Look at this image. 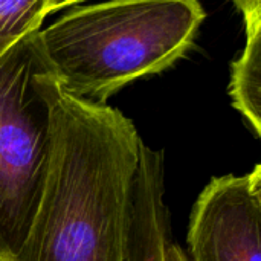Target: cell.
Returning <instances> with one entry per match:
<instances>
[{"label":"cell","instance_id":"obj_1","mask_svg":"<svg viewBox=\"0 0 261 261\" xmlns=\"http://www.w3.org/2000/svg\"><path fill=\"white\" fill-rule=\"evenodd\" d=\"M49 170L14 261H125L132 182L144 144L118 109L47 87Z\"/></svg>","mask_w":261,"mask_h":261},{"label":"cell","instance_id":"obj_2","mask_svg":"<svg viewBox=\"0 0 261 261\" xmlns=\"http://www.w3.org/2000/svg\"><path fill=\"white\" fill-rule=\"evenodd\" d=\"M203 18L199 0H107L66 12L38 40L66 93L106 104L128 83L174 64Z\"/></svg>","mask_w":261,"mask_h":261},{"label":"cell","instance_id":"obj_3","mask_svg":"<svg viewBox=\"0 0 261 261\" xmlns=\"http://www.w3.org/2000/svg\"><path fill=\"white\" fill-rule=\"evenodd\" d=\"M38 31L0 57V261L15 260L49 170L47 87L54 75Z\"/></svg>","mask_w":261,"mask_h":261},{"label":"cell","instance_id":"obj_4","mask_svg":"<svg viewBox=\"0 0 261 261\" xmlns=\"http://www.w3.org/2000/svg\"><path fill=\"white\" fill-rule=\"evenodd\" d=\"M261 165L213 177L188 222L190 261H261Z\"/></svg>","mask_w":261,"mask_h":261},{"label":"cell","instance_id":"obj_5","mask_svg":"<svg viewBox=\"0 0 261 261\" xmlns=\"http://www.w3.org/2000/svg\"><path fill=\"white\" fill-rule=\"evenodd\" d=\"M229 95L234 107L261 136V26L246 28V44L232 64Z\"/></svg>","mask_w":261,"mask_h":261},{"label":"cell","instance_id":"obj_6","mask_svg":"<svg viewBox=\"0 0 261 261\" xmlns=\"http://www.w3.org/2000/svg\"><path fill=\"white\" fill-rule=\"evenodd\" d=\"M49 0H0V57L28 34L41 29Z\"/></svg>","mask_w":261,"mask_h":261},{"label":"cell","instance_id":"obj_7","mask_svg":"<svg viewBox=\"0 0 261 261\" xmlns=\"http://www.w3.org/2000/svg\"><path fill=\"white\" fill-rule=\"evenodd\" d=\"M234 3L243 14L245 26L261 23V0H234Z\"/></svg>","mask_w":261,"mask_h":261},{"label":"cell","instance_id":"obj_8","mask_svg":"<svg viewBox=\"0 0 261 261\" xmlns=\"http://www.w3.org/2000/svg\"><path fill=\"white\" fill-rule=\"evenodd\" d=\"M165 261H190L188 260V255L182 251V248L171 242L167 248V252H165Z\"/></svg>","mask_w":261,"mask_h":261},{"label":"cell","instance_id":"obj_9","mask_svg":"<svg viewBox=\"0 0 261 261\" xmlns=\"http://www.w3.org/2000/svg\"><path fill=\"white\" fill-rule=\"evenodd\" d=\"M78 2H83V0H49L47 3V14L54 12V11H60L69 5H73V3H78Z\"/></svg>","mask_w":261,"mask_h":261}]
</instances>
